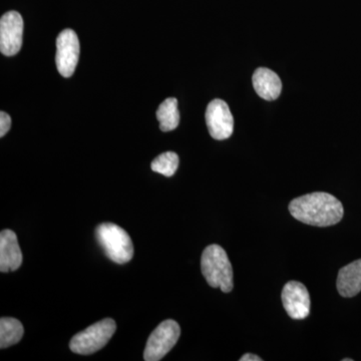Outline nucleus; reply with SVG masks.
<instances>
[{"mask_svg":"<svg viewBox=\"0 0 361 361\" xmlns=\"http://www.w3.org/2000/svg\"><path fill=\"white\" fill-rule=\"evenodd\" d=\"M289 212L305 224L329 227L341 221L344 210L341 202L336 197L324 192H315L291 201Z\"/></svg>","mask_w":361,"mask_h":361,"instance_id":"nucleus-1","label":"nucleus"},{"mask_svg":"<svg viewBox=\"0 0 361 361\" xmlns=\"http://www.w3.org/2000/svg\"><path fill=\"white\" fill-rule=\"evenodd\" d=\"M201 269L211 287L220 288L225 293L232 291V265L222 247L216 244L207 247L202 254Z\"/></svg>","mask_w":361,"mask_h":361,"instance_id":"nucleus-2","label":"nucleus"},{"mask_svg":"<svg viewBox=\"0 0 361 361\" xmlns=\"http://www.w3.org/2000/svg\"><path fill=\"white\" fill-rule=\"evenodd\" d=\"M96 236L104 253L113 262L125 264L134 257L132 239L123 228L104 223L97 228Z\"/></svg>","mask_w":361,"mask_h":361,"instance_id":"nucleus-3","label":"nucleus"},{"mask_svg":"<svg viewBox=\"0 0 361 361\" xmlns=\"http://www.w3.org/2000/svg\"><path fill=\"white\" fill-rule=\"evenodd\" d=\"M116 330L115 320L106 318L73 337L70 348L78 355H92L104 348Z\"/></svg>","mask_w":361,"mask_h":361,"instance_id":"nucleus-4","label":"nucleus"},{"mask_svg":"<svg viewBox=\"0 0 361 361\" xmlns=\"http://www.w3.org/2000/svg\"><path fill=\"white\" fill-rule=\"evenodd\" d=\"M180 336V325L175 320H165L149 336L145 348L144 360L159 361L165 357Z\"/></svg>","mask_w":361,"mask_h":361,"instance_id":"nucleus-5","label":"nucleus"},{"mask_svg":"<svg viewBox=\"0 0 361 361\" xmlns=\"http://www.w3.org/2000/svg\"><path fill=\"white\" fill-rule=\"evenodd\" d=\"M80 56V42L73 30H65L56 39V63L63 78H71L75 73Z\"/></svg>","mask_w":361,"mask_h":361,"instance_id":"nucleus-6","label":"nucleus"},{"mask_svg":"<svg viewBox=\"0 0 361 361\" xmlns=\"http://www.w3.org/2000/svg\"><path fill=\"white\" fill-rule=\"evenodd\" d=\"M206 123L213 139L222 141L231 137L234 130V118L226 102L213 99L207 106Z\"/></svg>","mask_w":361,"mask_h":361,"instance_id":"nucleus-7","label":"nucleus"},{"mask_svg":"<svg viewBox=\"0 0 361 361\" xmlns=\"http://www.w3.org/2000/svg\"><path fill=\"white\" fill-rule=\"evenodd\" d=\"M23 20L20 13L8 11L0 20V51L6 56H16L23 45Z\"/></svg>","mask_w":361,"mask_h":361,"instance_id":"nucleus-8","label":"nucleus"},{"mask_svg":"<svg viewBox=\"0 0 361 361\" xmlns=\"http://www.w3.org/2000/svg\"><path fill=\"white\" fill-rule=\"evenodd\" d=\"M281 297L285 310L293 319H304L310 315V293L300 282H288L282 290Z\"/></svg>","mask_w":361,"mask_h":361,"instance_id":"nucleus-9","label":"nucleus"},{"mask_svg":"<svg viewBox=\"0 0 361 361\" xmlns=\"http://www.w3.org/2000/svg\"><path fill=\"white\" fill-rule=\"evenodd\" d=\"M23 264L18 236L11 230H2L0 233V271L2 273L18 270Z\"/></svg>","mask_w":361,"mask_h":361,"instance_id":"nucleus-10","label":"nucleus"},{"mask_svg":"<svg viewBox=\"0 0 361 361\" xmlns=\"http://www.w3.org/2000/svg\"><path fill=\"white\" fill-rule=\"evenodd\" d=\"M252 82L258 96L266 101H274L281 94V80L274 71L269 68H257L253 73Z\"/></svg>","mask_w":361,"mask_h":361,"instance_id":"nucleus-11","label":"nucleus"},{"mask_svg":"<svg viewBox=\"0 0 361 361\" xmlns=\"http://www.w3.org/2000/svg\"><path fill=\"white\" fill-rule=\"evenodd\" d=\"M337 289L343 297H353L361 291V259L342 267L337 277Z\"/></svg>","mask_w":361,"mask_h":361,"instance_id":"nucleus-12","label":"nucleus"},{"mask_svg":"<svg viewBox=\"0 0 361 361\" xmlns=\"http://www.w3.org/2000/svg\"><path fill=\"white\" fill-rule=\"evenodd\" d=\"M163 132H170L179 126L180 113L178 110V101L175 97H169L159 106L156 113Z\"/></svg>","mask_w":361,"mask_h":361,"instance_id":"nucleus-13","label":"nucleus"},{"mask_svg":"<svg viewBox=\"0 0 361 361\" xmlns=\"http://www.w3.org/2000/svg\"><path fill=\"white\" fill-rule=\"evenodd\" d=\"M23 324L16 318L2 317L0 319V348L4 349L18 343L23 338Z\"/></svg>","mask_w":361,"mask_h":361,"instance_id":"nucleus-14","label":"nucleus"},{"mask_svg":"<svg viewBox=\"0 0 361 361\" xmlns=\"http://www.w3.org/2000/svg\"><path fill=\"white\" fill-rule=\"evenodd\" d=\"M179 167V157L174 152H166L161 155L157 157L155 160L152 161L151 168L154 172L172 177Z\"/></svg>","mask_w":361,"mask_h":361,"instance_id":"nucleus-15","label":"nucleus"},{"mask_svg":"<svg viewBox=\"0 0 361 361\" xmlns=\"http://www.w3.org/2000/svg\"><path fill=\"white\" fill-rule=\"evenodd\" d=\"M11 127V118L8 114L1 111L0 113V137H4Z\"/></svg>","mask_w":361,"mask_h":361,"instance_id":"nucleus-16","label":"nucleus"},{"mask_svg":"<svg viewBox=\"0 0 361 361\" xmlns=\"http://www.w3.org/2000/svg\"><path fill=\"white\" fill-rule=\"evenodd\" d=\"M262 358L259 357L257 355H251V353H247V355L242 356L240 358V361H261Z\"/></svg>","mask_w":361,"mask_h":361,"instance_id":"nucleus-17","label":"nucleus"},{"mask_svg":"<svg viewBox=\"0 0 361 361\" xmlns=\"http://www.w3.org/2000/svg\"><path fill=\"white\" fill-rule=\"evenodd\" d=\"M343 361H353V360H350V358H346V360H343Z\"/></svg>","mask_w":361,"mask_h":361,"instance_id":"nucleus-18","label":"nucleus"}]
</instances>
